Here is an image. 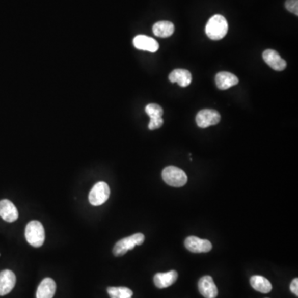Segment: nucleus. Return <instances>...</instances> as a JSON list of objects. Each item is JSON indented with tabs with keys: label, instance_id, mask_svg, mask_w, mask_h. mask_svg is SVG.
Segmentation results:
<instances>
[{
	"label": "nucleus",
	"instance_id": "20",
	"mask_svg": "<svg viewBox=\"0 0 298 298\" xmlns=\"http://www.w3.org/2000/svg\"><path fill=\"white\" fill-rule=\"evenodd\" d=\"M145 112L151 118H161L164 115V110L157 104H149L146 106Z\"/></svg>",
	"mask_w": 298,
	"mask_h": 298
},
{
	"label": "nucleus",
	"instance_id": "19",
	"mask_svg": "<svg viewBox=\"0 0 298 298\" xmlns=\"http://www.w3.org/2000/svg\"><path fill=\"white\" fill-rule=\"evenodd\" d=\"M111 298H132V291L125 287H111L107 288Z\"/></svg>",
	"mask_w": 298,
	"mask_h": 298
},
{
	"label": "nucleus",
	"instance_id": "7",
	"mask_svg": "<svg viewBox=\"0 0 298 298\" xmlns=\"http://www.w3.org/2000/svg\"><path fill=\"white\" fill-rule=\"evenodd\" d=\"M185 246L189 251L196 254L208 253L212 250V243L210 241L196 236L185 238Z\"/></svg>",
	"mask_w": 298,
	"mask_h": 298
},
{
	"label": "nucleus",
	"instance_id": "4",
	"mask_svg": "<svg viewBox=\"0 0 298 298\" xmlns=\"http://www.w3.org/2000/svg\"><path fill=\"white\" fill-rule=\"evenodd\" d=\"M145 237L141 233L132 234L131 236L122 238L115 243L113 249V254L116 257L123 256L127 252L132 250L136 245H141L144 243Z\"/></svg>",
	"mask_w": 298,
	"mask_h": 298
},
{
	"label": "nucleus",
	"instance_id": "16",
	"mask_svg": "<svg viewBox=\"0 0 298 298\" xmlns=\"http://www.w3.org/2000/svg\"><path fill=\"white\" fill-rule=\"evenodd\" d=\"M169 79L172 83L177 82L181 87H186L192 82V74L190 71L184 69H176L171 72L169 75Z\"/></svg>",
	"mask_w": 298,
	"mask_h": 298
},
{
	"label": "nucleus",
	"instance_id": "15",
	"mask_svg": "<svg viewBox=\"0 0 298 298\" xmlns=\"http://www.w3.org/2000/svg\"><path fill=\"white\" fill-rule=\"evenodd\" d=\"M238 83V77L232 73L221 71L215 75V84L220 90H227Z\"/></svg>",
	"mask_w": 298,
	"mask_h": 298
},
{
	"label": "nucleus",
	"instance_id": "6",
	"mask_svg": "<svg viewBox=\"0 0 298 298\" xmlns=\"http://www.w3.org/2000/svg\"><path fill=\"white\" fill-rule=\"evenodd\" d=\"M196 121L200 128H208L220 123L221 115L214 110H202L197 114Z\"/></svg>",
	"mask_w": 298,
	"mask_h": 298
},
{
	"label": "nucleus",
	"instance_id": "17",
	"mask_svg": "<svg viewBox=\"0 0 298 298\" xmlns=\"http://www.w3.org/2000/svg\"><path fill=\"white\" fill-rule=\"evenodd\" d=\"M174 25L169 21H160L152 26V32L158 38H166L170 37L174 33Z\"/></svg>",
	"mask_w": 298,
	"mask_h": 298
},
{
	"label": "nucleus",
	"instance_id": "10",
	"mask_svg": "<svg viewBox=\"0 0 298 298\" xmlns=\"http://www.w3.org/2000/svg\"><path fill=\"white\" fill-rule=\"evenodd\" d=\"M16 276L11 270L0 272V296H5L11 292L15 287Z\"/></svg>",
	"mask_w": 298,
	"mask_h": 298
},
{
	"label": "nucleus",
	"instance_id": "3",
	"mask_svg": "<svg viewBox=\"0 0 298 298\" xmlns=\"http://www.w3.org/2000/svg\"><path fill=\"white\" fill-rule=\"evenodd\" d=\"M161 177L166 183L173 187H181L187 182L188 178L185 172L175 166H168L164 168L161 172Z\"/></svg>",
	"mask_w": 298,
	"mask_h": 298
},
{
	"label": "nucleus",
	"instance_id": "22",
	"mask_svg": "<svg viewBox=\"0 0 298 298\" xmlns=\"http://www.w3.org/2000/svg\"><path fill=\"white\" fill-rule=\"evenodd\" d=\"M162 124H164L162 118H151L150 122L148 124V128L150 130H155V129L161 128Z\"/></svg>",
	"mask_w": 298,
	"mask_h": 298
},
{
	"label": "nucleus",
	"instance_id": "2",
	"mask_svg": "<svg viewBox=\"0 0 298 298\" xmlns=\"http://www.w3.org/2000/svg\"><path fill=\"white\" fill-rule=\"evenodd\" d=\"M25 237L29 245L33 247H41L45 241V230L43 225L38 221H32L26 225Z\"/></svg>",
	"mask_w": 298,
	"mask_h": 298
},
{
	"label": "nucleus",
	"instance_id": "14",
	"mask_svg": "<svg viewBox=\"0 0 298 298\" xmlns=\"http://www.w3.org/2000/svg\"><path fill=\"white\" fill-rule=\"evenodd\" d=\"M57 285L55 281L50 278H46L40 283L37 290V298H52L55 295Z\"/></svg>",
	"mask_w": 298,
	"mask_h": 298
},
{
	"label": "nucleus",
	"instance_id": "9",
	"mask_svg": "<svg viewBox=\"0 0 298 298\" xmlns=\"http://www.w3.org/2000/svg\"><path fill=\"white\" fill-rule=\"evenodd\" d=\"M263 58L264 62L275 71H282L287 67V62L274 50L268 49L264 51Z\"/></svg>",
	"mask_w": 298,
	"mask_h": 298
},
{
	"label": "nucleus",
	"instance_id": "18",
	"mask_svg": "<svg viewBox=\"0 0 298 298\" xmlns=\"http://www.w3.org/2000/svg\"><path fill=\"white\" fill-rule=\"evenodd\" d=\"M250 284L254 290L262 292V293H268L273 289L269 281L267 280V278H265L264 277L258 276V275L251 277Z\"/></svg>",
	"mask_w": 298,
	"mask_h": 298
},
{
	"label": "nucleus",
	"instance_id": "5",
	"mask_svg": "<svg viewBox=\"0 0 298 298\" xmlns=\"http://www.w3.org/2000/svg\"><path fill=\"white\" fill-rule=\"evenodd\" d=\"M111 195V190L108 184L104 181H99L95 184L89 194L90 203L95 206L101 205L108 200Z\"/></svg>",
	"mask_w": 298,
	"mask_h": 298
},
{
	"label": "nucleus",
	"instance_id": "13",
	"mask_svg": "<svg viewBox=\"0 0 298 298\" xmlns=\"http://www.w3.org/2000/svg\"><path fill=\"white\" fill-rule=\"evenodd\" d=\"M177 277H178V274L177 272L172 270L167 273H158L155 275L153 281H154L155 286L161 289V288H166L174 284L177 281Z\"/></svg>",
	"mask_w": 298,
	"mask_h": 298
},
{
	"label": "nucleus",
	"instance_id": "21",
	"mask_svg": "<svg viewBox=\"0 0 298 298\" xmlns=\"http://www.w3.org/2000/svg\"><path fill=\"white\" fill-rule=\"evenodd\" d=\"M285 7L288 11L298 15V0H287L285 3Z\"/></svg>",
	"mask_w": 298,
	"mask_h": 298
},
{
	"label": "nucleus",
	"instance_id": "23",
	"mask_svg": "<svg viewBox=\"0 0 298 298\" xmlns=\"http://www.w3.org/2000/svg\"><path fill=\"white\" fill-rule=\"evenodd\" d=\"M290 290H291L292 293L295 294L296 296H298V279L295 278L291 282V285H290Z\"/></svg>",
	"mask_w": 298,
	"mask_h": 298
},
{
	"label": "nucleus",
	"instance_id": "11",
	"mask_svg": "<svg viewBox=\"0 0 298 298\" xmlns=\"http://www.w3.org/2000/svg\"><path fill=\"white\" fill-rule=\"evenodd\" d=\"M0 217L10 223L18 220V211L13 202L7 199L0 201Z\"/></svg>",
	"mask_w": 298,
	"mask_h": 298
},
{
	"label": "nucleus",
	"instance_id": "12",
	"mask_svg": "<svg viewBox=\"0 0 298 298\" xmlns=\"http://www.w3.org/2000/svg\"><path fill=\"white\" fill-rule=\"evenodd\" d=\"M133 45L135 47L143 51L156 52L158 50V42L150 37L145 35H139L133 39Z\"/></svg>",
	"mask_w": 298,
	"mask_h": 298
},
{
	"label": "nucleus",
	"instance_id": "1",
	"mask_svg": "<svg viewBox=\"0 0 298 298\" xmlns=\"http://www.w3.org/2000/svg\"><path fill=\"white\" fill-rule=\"evenodd\" d=\"M228 29L227 20L224 16L216 14L208 21L205 26V33L211 40H221L227 34Z\"/></svg>",
	"mask_w": 298,
	"mask_h": 298
},
{
	"label": "nucleus",
	"instance_id": "8",
	"mask_svg": "<svg viewBox=\"0 0 298 298\" xmlns=\"http://www.w3.org/2000/svg\"><path fill=\"white\" fill-rule=\"evenodd\" d=\"M198 288L200 293L205 298H215L218 295L216 285L210 276H204L199 280Z\"/></svg>",
	"mask_w": 298,
	"mask_h": 298
}]
</instances>
